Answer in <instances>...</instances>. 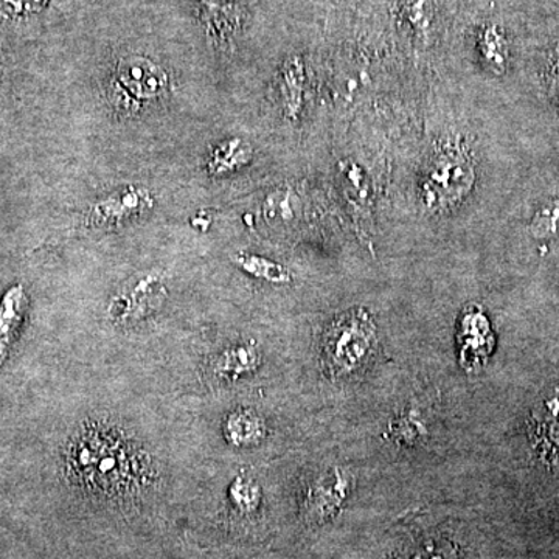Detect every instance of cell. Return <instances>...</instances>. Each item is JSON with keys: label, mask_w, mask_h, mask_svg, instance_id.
<instances>
[{"label": "cell", "mask_w": 559, "mask_h": 559, "mask_svg": "<svg viewBox=\"0 0 559 559\" xmlns=\"http://www.w3.org/2000/svg\"><path fill=\"white\" fill-rule=\"evenodd\" d=\"M476 183V164L462 143H444L433 151L423 168L418 197L423 207L432 213L457 209Z\"/></svg>", "instance_id": "1"}, {"label": "cell", "mask_w": 559, "mask_h": 559, "mask_svg": "<svg viewBox=\"0 0 559 559\" xmlns=\"http://www.w3.org/2000/svg\"><path fill=\"white\" fill-rule=\"evenodd\" d=\"M377 347V323L366 308H355L331 323L322 345L323 367L333 378L348 377Z\"/></svg>", "instance_id": "2"}, {"label": "cell", "mask_w": 559, "mask_h": 559, "mask_svg": "<svg viewBox=\"0 0 559 559\" xmlns=\"http://www.w3.org/2000/svg\"><path fill=\"white\" fill-rule=\"evenodd\" d=\"M92 436L80 439L75 451L70 452V468L76 477L91 487L98 484L97 488L114 489L119 487L117 484H127L134 473H139V463L134 462L138 455L134 457L131 451L121 450L127 443L121 447L120 440L98 437V433Z\"/></svg>", "instance_id": "3"}, {"label": "cell", "mask_w": 559, "mask_h": 559, "mask_svg": "<svg viewBox=\"0 0 559 559\" xmlns=\"http://www.w3.org/2000/svg\"><path fill=\"white\" fill-rule=\"evenodd\" d=\"M116 83L121 97L139 108L156 100L168 90V75L157 62L140 55L121 58L116 68Z\"/></svg>", "instance_id": "4"}, {"label": "cell", "mask_w": 559, "mask_h": 559, "mask_svg": "<svg viewBox=\"0 0 559 559\" xmlns=\"http://www.w3.org/2000/svg\"><path fill=\"white\" fill-rule=\"evenodd\" d=\"M153 207L154 197L146 187H120L92 205L90 224L95 227L123 226L151 212Z\"/></svg>", "instance_id": "5"}, {"label": "cell", "mask_w": 559, "mask_h": 559, "mask_svg": "<svg viewBox=\"0 0 559 559\" xmlns=\"http://www.w3.org/2000/svg\"><path fill=\"white\" fill-rule=\"evenodd\" d=\"M459 358L463 369L476 370L487 364L495 349L496 337L491 323L481 308L473 307L463 310L459 320Z\"/></svg>", "instance_id": "6"}, {"label": "cell", "mask_w": 559, "mask_h": 559, "mask_svg": "<svg viewBox=\"0 0 559 559\" xmlns=\"http://www.w3.org/2000/svg\"><path fill=\"white\" fill-rule=\"evenodd\" d=\"M352 491V479L347 471L342 468L326 469L312 481L305 498V513L308 520L325 521L340 511L342 503Z\"/></svg>", "instance_id": "7"}, {"label": "cell", "mask_w": 559, "mask_h": 559, "mask_svg": "<svg viewBox=\"0 0 559 559\" xmlns=\"http://www.w3.org/2000/svg\"><path fill=\"white\" fill-rule=\"evenodd\" d=\"M165 300L164 283L156 277L139 280L112 301V314L120 319L145 318Z\"/></svg>", "instance_id": "8"}, {"label": "cell", "mask_w": 559, "mask_h": 559, "mask_svg": "<svg viewBox=\"0 0 559 559\" xmlns=\"http://www.w3.org/2000/svg\"><path fill=\"white\" fill-rule=\"evenodd\" d=\"M307 92V69L300 57H289L283 62L278 76L280 105L286 119L297 121L300 119Z\"/></svg>", "instance_id": "9"}, {"label": "cell", "mask_w": 559, "mask_h": 559, "mask_svg": "<svg viewBox=\"0 0 559 559\" xmlns=\"http://www.w3.org/2000/svg\"><path fill=\"white\" fill-rule=\"evenodd\" d=\"M535 447L544 462L559 463V390L533 414Z\"/></svg>", "instance_id": "10"}, {"label": "cell", "mask_w": 559, "mask_h": 559, "mask_svg": "<svg viewBox=\"0 0 559 559\" xmlns=\"http://www.w3.org/2000/svg\"><path fill=\"white\" fill-rule=\"evenodd\" d=\"M476 44L487 69L496 75H503L510 62V43L506 31L496 22H487L477 31Z\"/></svg>", "instance_id": "11"}, {"label": "cell", "mask_w": 559, "mask_h": 559, "mask_svg": "<svg viewBox=\"0 0 559 559\" xmlns=\"http://www.w3.org/2000/svg\"><path fill=\"white\" fill-rule=\"evenodd\" d=\"M253 148L249 142L241 138L223 140L210 153L207 170L212 176H226L241 170L250 164Z\"/></svg>", "instance_id": "12"}, {"label": "cell", "mask_w": 559, "mask_h": 559, "mask_svg": "<svg viewBox=\"0 0 559 559\" xmlns=\"http://www.w3.org/2000/svg\"><path fill=\"white\" fill-rule=\"evenodd\" d=\"M264 423L259 415L250 411L235 412L227 421V436L238 447L259 443L264 437Z\"/></svg>", "instance_id": "13"}, {"label": "cell", "mask_w": 559, "mask_h": 559, "mask_svg": "<svg viewBox=\"0 0 559 559\" xmlns=\"http://www.w3.org/2000/svg\"><path fill=\"white\" fill-rule=\"evenodd\" d=\"M403 20L409 24L412 32L425 39L432 31L436 17L433 0H396Z\"/></svg>", "instance_id": "14"}, {"label": "cell", "mask_w": 559, "mask_h": 559, "mask_svg": "<svg viewBox=\"0 0 559 559\" xmlns=\"http://www.w3.org/2000/svg\"><path fill=\"white\" fill-rule=\"evenodd\" d=\"M235 261L241 270L253 275V277L264 280V282L280 283V285L290 282L289 271L283 267L282 264L275 263V261L259 255H250V253L238 255Z\"/></svg>", "instance_id": "15"}, {"label": "cell", "mask_w": 559, "mask_h": 559, "mask_svg": "<svg viewBox=\"0 0 559 559\" xmlns=\"http://www.w3.org/2000/svg\"><path fill=\"white\" fill-rule=\"evenodd\" d=\"M530 231L538 240H549L559 234V194L544 202L532 221H530Z\"/></svg>", "instance_id": "16"}, {"label": "cell", "mask_w": 559, "mask_h": 559, "mask_svg": "<svg viewBox=\"0 0 559 559\" xmlns=\"http://www.w3.org/2000/svg\"><path fill=\"white\" fill-rule=\"evenodd\" d=\"M21 304L22 289L13 288L7 294L5 299L0 305V349L5 347L11 330L14 329L17 320H20ZM2 358V353H0V359Z\"/></svg>", "instance_id": "17"}, {"label": "cell", "mask_w": 559, "mask_h": 559, "mask_svg": "<svg viewBox=\"0 0 559 559\" xmlns=\"http://www.w3.org/2000/svg\"><path fill=\"white\" fill-rule=\"evenodd\" d=\"M202 10L212 22H231L238 20L240 0H198Z\"/></svg>", "instance_id": "18"}, {"label": "cell", "mask_w": 559, "mask_h": 559, "mask_svg": "<svg viewBox=\"0 0 559 559\" xmlns=\"http://www.w3.org/2000/svg\"><path fill=\"white\" fill-rule=\"evenodd\" d=\"M259 487L250 479H238L235 481L234 500L238 507L245 510L255 509L259 503Z\"/></svg>", "instance_id": "19"}, {"label": "cell", "mask_w": 559, "mask_h": 559, "mask_svg": "<svg viewBox=\"0 0 559 559\" xmlns=\"http://www.w3.org/2000/svg\"><path fill=\"white\" fill-rule=\"evenodd\" d=\"M49 0H2V5L16 16L39 13Z\"/></svg>", "instance_id": "20"}, {"label": "cell", "mask_w": 559, "mask_h": 559, "mask_svg": "<svg viewBox=\"0 0 559 559\" xmlns=\"http://www.w3.org/2000/svg\"><path fill=\"white\" fill-rule=\"evenodd\" d=\"M547 81H549V92L551 100L559 109V44L551 51L549 69H547Z\"/></svg>", "instance_id": "21"}]
</instances>
